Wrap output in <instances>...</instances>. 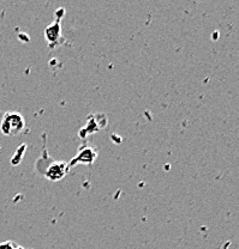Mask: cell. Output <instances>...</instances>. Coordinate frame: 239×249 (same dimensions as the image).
<instances>
[{"instance_id":"obj_1","label":"cell","mask_w":239,"mask_h":249,"mask_svg":"<svg viewBox=\"0 0 239 249\" xmlns=\"http://www.w3.org/2000/svg\"><path fill=\"white\" fill-rule=\"evenodd\" d=\"M24 118L20 113H6L2 118L0 128L6 136H16L24 129Z\"/></svg>"},{"instance_id":"obj_2","label":"cell","mask_w":239,"mask_h":249,"mask_svg":"<svg viewBox=\"0 0 239 249\" xmlns=\"http://www.w3.org/2000/svg\"><path fill=\"white\" fill-rule=\"evenodd\" d=\"M98 152L94 147L92 146H84L83 149H80L79 151V155L76 156V158L71 160L70 165H76L79 163H83V164H92L95 160Z\"/></svg>"},{"instance_id":"obj_3","label":"cell","mask_w":239,"mask_h":249,"mask_svg":"<svg viewBox=\"0 0 239 249\" xmlns=\"http://www.w3.org/2000/svg\"><path fill=\"white\" fill-rule=\"evenodd\" d=\"M67 171V165L65 162H54L51 164L46 170L45 176L51 181L60 180L64 178V175Z\"/></svg>"},{"instance_id":"obj_4","label":"cell","mask_w":239,"mask_h":249,"mask_svg":"<svg viewBox=\"0 0 239 249\" xmlns=\"http://www.w3.org/2000/svg\"><path fill=\"white\" fill-rule=\"evenodd\" d=\"M45 36L47 38L49 46L57 45V41L61 38V30H60V20H57V22L52 23L51 25H48L45 30Z\"/></svg>"},{"instance_id":"obj_5","label":"cell","mask_w":239,"mask_h":249,"mask_svg":"<svg viewBox=\"0 0 239 249\" xmlns=\"http://www.w3.org/2000/svg\"><path fill=\"white\" fill-rule=\"evenodd\" d=\"M0 249H16L11 242H5L0 245Z\"/></svg>"}]
</instances>
